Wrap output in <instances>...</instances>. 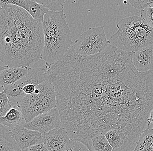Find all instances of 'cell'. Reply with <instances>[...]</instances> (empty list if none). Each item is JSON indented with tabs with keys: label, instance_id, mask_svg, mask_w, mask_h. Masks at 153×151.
<instances>
[{
	"label": "cell",
	"instance_id": "obj_1",
	"mask_svg": "<svg viewBox=\"0 0 153 151\" xmlns=\"http://www.w3.org/2000/svg\"><path fill=\"white\" fill-rule=\"evenodd\" d=\"M133 53L111 44L99 53L81 56L70 49L48 68L57 92L61 126L70 138L90 146L92 139L112 130L140 136L150 127L153 72H139Z\"/></svg>",
	"mask_w": 153,
	"mask_h": 151
},
{
	"label": "cell",
	"instance_id": "obj_2",
	"mask_svg": "<svg viewBox=\"0 0 153 151\" xmlns=\"http://www.w3.org/2000/svg\"><path fill=\"white\" fill-rule=\"evenodd\" d=\"M44 45L42 23L14 5L1 7L0 59L5 66H30L41 59Z\"/></svg>",
	"mask_w": 153,
	"mask_h": 151
},
{
	"label": "cell",
	"instance_id": "obj_3",
	"mask_svg": "<svg viewBox=\"0 0 153 151\" xmlns=\"http://www.w3.org/2000/svg\"><path fill=\"white\" fill-rule=\"evenodd\" d=\"M42 26L44 45L41 59L48 69L66 53L73 43L64 11H49L44 16Z\"/></svg>",
	"mask_w": 153,
	"mask_h": 151
},
{
	"label": "cell",
	"instance_id": "obj_4",
	"mask_svg": "<svg viewBox=\"0 0 153 151\" xmlns=\"http://www.w3.org/2000/svg\"><path fill=\"white\" fill-rule=\"evenodd\" d=\"M117 27L109 43L121 50L134 53L153 44V29L139 16L124 18Z\"/></svg>",
	"mask_w": 153,
	"mask_h": 151
},
{
	"label": "cell",
	"instance_id": "obj_5",
	"mask_svg": "<svg viewBox=\"0 0 153 151\" xmlns=\"http://www.w3.org/2000/svg\"><path fill=\"white\" fill-rule=\"evenodd\" d=\"M109 44L102 26L87 30L76 39L71 49L78 55L90 56L100 53Z\"/></svg>",
	"mask_w": 153,
	"mask_h": 151
},
{
	"label": "cell",
	"instance_id": "obj_6",
	"mask_svg": "<svg viewBox=\"0 0 153 151\" xmlns=\"http://www.w3.org/2000/svg\"><path fill=\"white\" fill-rule=\"evenodd\" d=\"M61 116L57 107L38 115L31 122L25 123V127L28 129L41 133L43 136L51 131L61 126Z\"/></svg>",
	"mask_w": 153,
	"mask_h": 151
},
{
	"label": "cell",
	"instance_id": "obj_7",
	"mask_svg": "<svg viewBox=\"0 0 153 151\" xmlns=\"http://www.w3.org/2000/svg\"><path fill=\"white\" fill-rule=\"evenodd\" d=\"M113 151H129L138 141L139 135L122 129H114L105 134Z\"/></svg>",
	"mask_w": 153,
	"mask_h": 151
},
{
	"label": "cell",
	"instance_id": "obj_8",
	"mask_svg": "<svg viewBox=\"0 0 153 151\" xmlns=\"http://www.w3.org/2000/svg\"><path fill=\"white\" fill-rule=\"evenodd\" d=\"M22 113L26 123L31 122L38 115L48 111L43 105L37 93L26 95L18 105Z\"/></svg>",
	"mask_w": 153,
	"mask_h": 151
},
{
	"label": "cell",
	"instance_id": "obj_9",
	"mask_svg": "<svg viewBox=\"0 0 153 151\" xmlns=\"http://www.w3.org/2000/svg\"><path fill=\"white\" fill-rule=\"evenodd\" d=\"M71 140L66 130L61 126L44 135L42 143L48 151H62Z\"/></svg>",
	"mask_w": 153,
	"mask_h": 151
},
{
	"label": "cell",
	"instance_id": "obj_10",
	"mask_svg": "<svg viewBox=\"0 0 153 151\" xmlns=\"http://www.w3.org/2000/svg\"><path fill=\"white\" fill-rule=\"evenodd\" d=\"M10 130L22 150L42 143L43 136L42 134L27 128L25 125L18 126Z\"/></svg>",
	"mask_w": 153,
	"mask_h": 151
},
{
	"label": "cell",
	"instance_id": "obj_11",
	"mask_svg": "<svg viewBox=\"0 0 153 151\" xmlns=\"http://www.w3.org/2000/svg\"><path fill=\"white\" fill-rule=\"evenodd\" d=\"M132 61L139 72H153V44L133 53Z\"/></svg>",
	"mask_w": 153,
	"mask_h": 151
},
{
	"label": "cell",
	"instance_id": "obj_12",
	"mask_svg": "<svg viewBox=\"0 0 153 151\" xmlns=\"http://www.w3.org/2000/svg\"><path fill=\"white\" fill-rule=\"evenodd\" d=\"M35 92L48 111L57 107V92L52 83L48 81L44 82L37 86Z\"/></svg>",
	"mask_w": 153,
	"mask_h": 151
},
{
	"label": "cell",
	"instance_id": "obj_13",
	"mask_svg": "<svg viewBox=\"0 0 153 151\" xmlns=\"http://www.w3.org/2000/svg\"><path fill=\"white\" fill-rule=\"evenodd\" d=\"M30 68L26 66L10 67L5 65L1 66L0 86L2 87L17 82L27 74Z\"/></svg>",
	"mask_w": 153,
	"mask_h": 151
},
{
	"label": "cell",
	"instance_id": "obj_14",
	"mask_svg": "<svg viewBox=\"0 0 153 151\" xmlns=\"http://www.w3.org/2000/svg\"><path fill=\"white\" fill-rule=\"evenodd\" d=\"M0 151H22L10 128L0 125Z\"/></svg>",
	"mask_w": 153,
	"mask_h": 151
},
{
	"label": "cell",
	"instance_id": "obj_15",
	"mask_svg": "<svg viewBox=\"0 0 153 151\" xmlns=\"http://www.w3.org/2000/svg\"><path fill=\"white\" fill-rule=\"evenodd\" d=\"M0 123L12 130L18 126L25 125L26 122L20 109L12 107L5 116L1 117Z\"/></svg>",
	"mask_w": 153,
	"mask_h": 151
},
{
	"label": "cell",
	"instance_id": "obj_16",
	"mask_svg": "<svg viewBox=\"0 0 153 151\" xmlns=\"http://www.w3.org/2000/svg\"><path fill=\"white\" fill-rule=\"evenodd\" d=\"M134 151H153V128H148L143 131Z\"/></svg>",
	"mask_w": 153,
	"mask_h": 151
},
{
	"label": "cell",
	"instance_id": "obj_17",
	"mask_svg": "<svg viewBox=\"0 0 153 151\" xmlns=\"http://www.w3.org/2000/svg\"><path fill=\"white\" fill-rule=\"evenodd\" d=\"M90 151H113V149L104 134L97 135L92 138Z\"/></svg>",
	"mask_w": 153,
	"mask_h": 151
},
{
	"label": "cell",
	"instance_id": "obj_18",
	"mask_svg": "<svg viewBox=\"0 0 153 151\" xmlns=\"http://www.w3.org/2000/svg\"><path fill=\"white\" fill-rule=\"evenodd\" d=\"M43 5L50 10L59 11L63 10L66 0H30Z\"/></svg>",
	"mask_w": 153,
	"mask_h": 151
},
{
	"label": "cell",
	"instance_id": "obj_19",
	"mask_svg": "<svg viewBox=\"0 0 153 151\" xmlns=\"http://www.w3.org/2000/svg\"><path fill=\"white\" fill-rule=\"evenodd\" d=\"M34 2L30 0H0V6L14 5L22 8L29 12Z\"/></svg>",
	"mask_w": 153,
	"mask_h": 151
},
{
	"label": "cell",
	"instance_id": "obj_20",
	"mask_svg": "<svg viewBox=\"0 0 153 151\" xmlns=\"http://www.w3.org/2000/svg\"><path fill=\"white\" fill-rule=\"evenodd\" d=\"M10 104L9 99L6 93L3 89H2L0 94V116H4L12 108Z\"/></svg>",
	"mask_w": 153,
	"mask_h": 151
},
{
	"label": "cell",
	"instance_id": "obj_21",
	"mask_svg": "<svg viewBox=\"0 0 153 151\" xmlns=\"http://www.w3.org/2000/svg\"><path fill=\"white\" fill-rule=\"evenodd\" d=\"M62 151H90L87 146L79 141L71 140L68 146Z\"/></svg>",
	"mask_w": 153,
	"mask_h": 151
},
{
	"label": "cell",
	"instance_id": "obj_22",
	"mask_svg": "<svg viewBox=\"0 0 153 151\" xmlns=\"http://www.w3.org/2000/svg\"><path fill=\"white\" fill-rule=\"evenodd\" d=\"M140 17L153 29V6H149L141 11Z\"/></svg>",
	"mask_w": 153,
	"mask_h": 151
},
{
	"label": "cell",
	"instance_id": "obj_23",
	"mask_svg": "<svg viewBox=\"0 0 153 151\" xmlns=\"http://www.w3.org/2000/svg\"><path fill=\"white\" fill-rule=\"evenodd\" d=\"M136 9L141 10L149 6H153V0H128Z\"/></svg>",
	"mask_w": 153,
	"mask_h": 151
},
{
	"label": "cell",
	"instance_id": "obj_24",
	"mask_svg": "<svg viewBox=\"0 0 153 151\" xmlns=\"http://www.w3.org/2000/svg\"><path fill=\"white\" fill-rule=\"evenodd\" d=\"M22 151H49L45 146L42 143L37 145H33L28 147L25 149L22 150Z\"/></svg>",
	"mask_w": 153,
	"mask_h": 151
},
{
	"label": "cell",
	"instance_id": "obj_25",
	"mask_svg": "<svg viewBox=\"0 0 153 151\" xmlns=\"http://www.w3.org/2000/svg\"><path fill=\"white\" fill-rule=\"evenodd\" d=\"M36 86L37 85L34 84H28L24 86L22 90L26 95H30L34 93L36 90Z\"/></svg>",
	"mask_w": 153,
	"mask_h": 151
},
{
	"label": "cell",
	"instance_id": "obj_26",
	"mask_svg": "<svg viewBox=\"0 0 153 151\" xmlns=\"http://www.w3.org/2000/svg\"><path fill=\"white\" fill-rule=\"evenodd\" d=\"M148 122L150 124L153 123V109L150 113V116L148 119Z\"/></svg>",
	"mask_w": 153,
	"mask_h": 151
},
{
	"label": "cell",
	"instance_id": "obj_27",
	"mask_svg": "<svg viewBox=\"0 0 153 151\" xmlns=\"http://www.w3.org/2000/svg\"></svg>",
	"mask_w": 153,
	"mask_h": 151
}]
</instances>
